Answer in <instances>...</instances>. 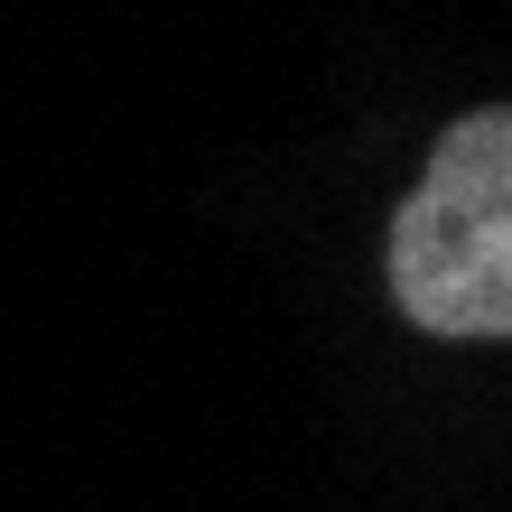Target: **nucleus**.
Returning a JSON list of instances; mask_svg holds the SVG:
<instances>
[{"label": "nucleus", "instance_id": "f257e3e1", "mask_svg": "<svg viewBox=\"0 0 512 512\" xmlns=\"http://www.w3.org/2000/svg\"><path fill=\"white\" fill-rule=\"evenodd\" d=\"M391 298L419 336H512V103L457 112L391 224Z\"/></svg>", "mask_w": 512, "mask_h": 512}]
</instances>
